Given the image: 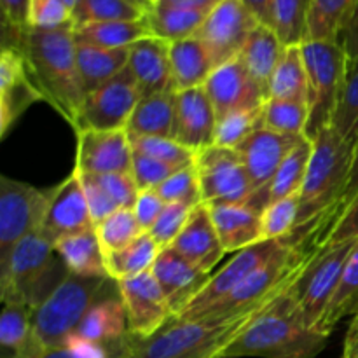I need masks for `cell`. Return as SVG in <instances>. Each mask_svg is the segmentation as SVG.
<instances>
[{
    "label": "cell",
    "mask_w": 358,
    "mask_h": 358,
    "mask_svg": "<svg viewBox=\"0 0 358 358\" xmlns=\"http://www.w3.org/2000/svg\"><path fill=\"white\" fill-rule=\"evenodd\" d=\"M16 48L27 58L44 100L76 128L86 93L77 70V42L73 28H30Z\"/></svg>",
    "instance_id": "6da1fadb"
},
{
    "label": "cell",
    "mask_w": 358,
    "mask_h": 358,
    "mask_svg": "<svg viewBox=\"0 0 358 358\" xmlns=\"http://www.w3.org/2000/svg\"><path fill=\"white\" fill-rule=\"evenodd\" d=\"M327 341V334L303 320L287 289L227 346L220 358H317Z\"/></svg>",
    "instance_id": "7a4b0ae2"
},
{
    "label": "cell",
    "mask_w": 358,
    "mask_h": 358,
    "mask_svg": "<svg viewBox=\"0 0 358 358\" xmlns=\"http://www.w3.org/2000/svg\"><path fill=\"white\" fill-rule=\"evenodd\" d=\"M282 294L247 313L231 318H171L163 329L149 338L133 336L129 358H220L227 346L240 338L241 332Z\"/></svg>",
    "instance_id": "3957f363"
},
{
    "label": "cell",
    "mask_w": 358,
    "mask_h": 358,
    "mask_svg": "<svg viewBox=\"0 0 358 358\" xmlns=\"http://www.w3.org/2000/svg\"><path fill=\"white\" fill-rule=\"evenodd\" d=\"M69 275L55 245L37 231L20 241L0 262V301L37 310Z\"/></svg>",
    "instance_id": "277c9868"
},
{
    "label": "cell",
    "mask_w": 358,
    "mask_h": 358,
    "mask_svg": "<svg viewBox=\"0 0 358 358\" xmlns=\"http://www.w3.org/2000/svg\"><path fill=\"white\" fill-rule=\"evenodd\" d=\"M355 147L327 128L313 140V154L299 192L297 231L325 219L345 192ZM294 233V234H296Z\"/></svg>",
    "instance_id": "5b68a950"
},
{
    "label": "cell",
    "mask_w": 358,
    "mask_h": 358,
    "mask_svg": "<svg viewBox=\"0 0 358 358\" xmlns=\"http://www.w3.org/2000/svg\"><path fill=\"white\" fill-rule=\"evenodd\" d=\"M110 276H80L70 273L69 278L35 310L31 341L42 350L65 345L87 311L110 294Z\"/></svg>",
    "instance_id": "8992f818"
},
{
    "label": "cell",
    "mask_w": 358,
    "mask_h": 358,
    "mask_svg": "<svg viewBox=\"0 0 358 358\" xmlns=\"http://www.w3.org/2000/svg\"><path fill=\"white\" fill-rule=\"evenodd\" d=\"M301 51L310 83V119L304 135L315 140L322 131L332 128L348 59L339 42L306 41L301 45Z\"/></svg>",
    "instance_id": "52a82bcc"
},
{
    "label": "cell",
    "mask_w": 358,
    "mask_h": 358,
    "mask_svg": "<svg viewBox=\"0 0 358 358\" xmlns=\"http://www.w3.org/2000/svg\"><path fill=\"white\" fill-rule=\"evenodd\" d=\"M355 243L357 240H350L315 250L299 278L290 287V296L310 327L318 329Z\"/></svg>",
    "instance_id": "ba28073f"
},
{
    "label": "cell",
    "mask_w": 358,
    "mask_h": 358,
    "mask_svg": "<svg viewBox=\"0 0 358 358\" xmlns=\"http://www.w3.org/2000/svg\"><path fill=\"white\" fill-rule=\"evenodd\" d=\"M52 189H37L27 182L0 177V262L20 241L42 226Z\"/></svg>",
    "instance_id": "9c48e42d"
},
{
    "label": "cell",
    "mask_w": 358,
    "mask_h": 358,
    "mask_svg": "<svg viewBox=\"0 0 358 358\" xmlns=\"http://www.w3.org/2000/svg\"><path fill=\"white\" fill-rule=\"evenodd\" d=\"M194 168L203 205H247L254 196L250 177L234 149L208 147L196 154Z\"/></svg>",
    "instance_id": "30bf717a"
},
{
    "label": "cell",
    "mask_w": 358,
    "mask_h": 358,
    "mask_svg": "<svg viewBox=\"0 0 358 358\" xmlns=\"http://www.w3.org/2000/svg\"><path fill=\"white\" fill-rule=\"evenodd\" d=\"M304 135H282L261 128L234 147L254 185V196L247 205L264 212L269 206V187L285 157Z\"/></svg>",
    "instance_id": "8fae6325"
},
{
    "label": "cell",
    "mask_w": 358,
    "mask_h": 358,
    "mask_svg": "<svg viewBox=\"0 0 358 358\" xmlns=\"http://www.w3.org/2000/svg\"><path fill=\"white\" fill-rule=\"evenodd\" d=\"M257 24L259 21L241 0H222L206 14L194 37L203 42L217 69L241 55Z\"/></svg>",
    "instance_id": "7c38bea8"
},
{
    "label": "cell",
    "mask_w": 358,
    "mask_h": 358,
    "mask_svg": "<svg viewBox=\"0 0 358 358\" xmlns=\"http://www.w3.org/2000/svg\"><path fill=\"white\" fill-rule=\"evenodd\" d=\"M138 100V86L131 70L126 66L114 79L86 94L79 121L73 129L76 133L83 129H126Z\"/></svg>",
    "instance_id": "4fadbf2b"
},
{
    "label": "cell",
    "mask_w": 358,
    "mask_h": 358,
    "mask_svg": "<svg viewBox=\"0 0 358 358\" xmlns=\"http://www.w3.org/2000/svg\"><path fill=\"white\" fill-rule=\"evenodd\" d=\"M285 247V240H264L261 243L252 245V247L238 252L222 269L212 275V278L203 287L201 292L189 304L187 310L180 317H177L178 320H192V318L199 317L203 311H206L210 306H213L220 299L229 296L233 290H236L238 285H241L252 273H255L266 262L271 261Z\"/></svg>",
    "instance_id": "5bb4252c"
},
{
    "label": "cell",
    "mask_w": 358,
    "mask_h": 358,
    "mask_svg": "<svg viewBox=\"0 0 358 358\" xmlns=\"http://www.w3.org/2000/svg\"><path fill=\"white\" fill-rule=\"evenodd\" d=\"M45 101L30 72L27 58L17 48L6 45L0 52V136L14 128L31 105Z\"/></svg>",
    "instance_id": "9a60e30c"
},
{
    "label": "cell",
    "mask_w": 358,
    "mask_h": 358,
    "mask_svg": "<svg viewBox=\"0 0 358 358\" xmlns=\"http://www.w3.org/2000/svg\"><path fill=\"white\" fill-rule=\"evenodd\" d=\"M128 317V331L138 338L156 334L171 320V311L152 271L117 282Z\"/></svg>",
    "instance_id": "2e32d148"
},
{
    "label": "cell",
    "mask_w": 358,
    "mask_h": 358,
    "mask_svg": "<svg viewBox=\"0 0 358 358\" xmlns=\"http://www.w3.org/2000/svg\"><path fill=\"white\" fill-rule=\"evenodd\" d=\"M133 147L126 129L77 131L76 168L83 175L131 173Z\"/></svg>",
    "instance_id": "e0dca14e"
},
{
    "label": "cell",
    "mask_w": 358,
    "mask_h": 358,
    "mask_svg": "<svg viewBox=\"0 0 358 358\" xmlns=\"http://www.w3.org/2000/svg\"><path fill=\"white\" fill-rule=\"evenodd\" d=\"M93 227L94 224L91 219L86 194H84L83 182H80L79 173L73 170L62 184L55 187L38 233L49 243L56 245L63 238L93 229Z\"/></svg>",
    "instance_id": "ac0fdd59"
},
{
    "label": "cell",
    "mask_w": 358,
    "mask_h": 358,
    "mask_svg": "<svg viewBox=\"0 0 358 358\" xmlns=\"http://www.w3.org/2000/svg\"><path fill=\"white\" fill-rule=\"evenodd\" d=\"M205 90L215 108L217 121L233 112L262 107L268 100L240 58L217 66L205 83Z\"/></svg>",
    "instance_id": "d6986e66"
},
{
    "label": "cell",
    "mask_w": 358,
    "mask_h": 358,
    "mask_svg": "<svg viewBox=\"0 0 358 358\" xmlns=\"http://www.w3.org/2000/svg\"><path fill=\"white\" fill-rule=\"evenodd\" d=\"M217 114L205 86L177 91L173 138L194 154L215 145Z\"/></svg>",
    "instance_id": "ffe728a7"
},
{
    "label": "cell",
    "mask_w": 358,
    "mask_h": 358,
    "mask_svg": "<svg viewBox=\"0 0 358 358\" xmlns=\"http://www.w3.org/2000/svg\"><path fill=\"white\" fill-rule=\"evenodd\" d=\"M152 273L170 306L171 317L177 318L196 299L203 287L212 278V273L196 268L173 248H163L152 266Z\"/></svg>",
    "instance_id": "44dd1931"
},
{
    "label": "cell",
    "mask_w": 358,
    "mask_h": 358,
    "mask_svg": "<svg viewBox=\"0 0 358 358\" xmlns=\"http://www.w3.org/2000/svg\"><path fill=\"white\" fill-rule=\"evenodd\" d=\"M128 69L135 77L140 98L177 93L171 79L170 44L166 41L150 35L135 42L129 48Z\"/></svg>",
    "instance_id": "7402d4cb"
},
{
    "label": "cell",
    "mask_w": 358,
    "mask_h": 358,
    "mask_svg": "<svg viewBox=\"0 0 358 358\" xmlns=\"http://www.w3.org/2000/svg\"><path fill=\"white\" fill-rule=\"evenodd\" d=\"M171 248L203 271L212 273L215 269L226 255V250L220 243L208 206L201 203L192 208L187 224Z\"/></svg>",
    "instance_id": "603a6c76"
},
{
    "label": "cell",
    "mask_w": 358,
    "mask_h": 358,
    "mask_svg": "<svg viewBox=\"0 0 358 358\" xmlns=\"http://www.w3.org/2000/svg\"><path fill=\"white\" fill-rule=\"evenodd\" d=\"M226 254H238L264 241L262 212L250 205L208 206Z\"/></svg>",
    "instance_id": "cb8c5ba5"
},
{
    "label": "cell",
    "mask_w": 358,
    "mask_h": 358,
    "mask_svg": "<svg viewBox=\"0 0 358 358\" xmlns=\"http://www.w3.org/2000/svg\"><path fill=\"white\" fill-rule=\"evenodd\" d=\"M128 332V317L121 294H107L87 311L66 341L112 343L122 339Z\"/></svg>",
    "instance_id": "d4e9b609"
},
{
    "label": "cell",
    "mask_w": 358,
    "mask_h": 358,
    "mask_svg": "<svg viewBox=\"0 0 358 358\" xmlns=\"http://www.w3.org/2000/svg\"><path fill=\"white\" fill-rule=\"evenodd\" d=\"M285 49L287 45L280 41V37L271 27L259 23L248 37L241 55L238 56L252 79L261 86V90L264 91L268 98L273 73H275L278 63L282 62Z\"/></svg>",
    "instance_id": "484cf974"
},
{
    "label": "cell",
    "mask_w": 358,
    "mask_h": 358,
    "mask_svg": "<svg viewBox=\"0 0 358 358\" xmlns=\"http://www.w3.org/2000/svg\"><path fill=\"white\" fill-rule=\"evenodd\" d=\"M171 79L175 91L194 90L205 86L215 70L212 56L198 37L185 38L170 44Z\"/></svg>",
    "instance_id": "4316f807"
},
{
    "label": "cell",
    "mask_w": 358,
    "mask_h": 358,
    "mask_svg": "<svg viewBox=\"0 0 358 358\" xmlns=\"http://www.w3.org/2000/svg\"><path fill=\"white\" fill-rule=\"evenodd\" d=\"M129 48L103 49L77 44V70L84 93L90 94L128 66Z\"/></svg>",
    "instance_id": "83f0119b"
},
{
    "label": "cell",
    "mask_w": 358,
    "mask_h": 358,
    "mask_svg": "<svg viewBox=\"0 0 358 358\" xmlns=\"http://www.w3.org/2000/svg\"><path fill=\"white\" fill-rule=\"evenodd\" d=\"M175 98H177V93L140 98L128 124H126L129 138H135V136L173 138Z\"/></svg>",
    "instance_id": "f1b7e54d"
},
{
    "label": "cell",
    "mask_w": 358,
    "mask_h": 358,
    "mask_svg": "<svg viewBox=\"0 0 358 358\" xmlns=\"http://www.w3.org/2000/svg\"><path fill=\"white\" fill-rule=\"evenodd\" d=\"M55 248L72 275L108 276L105 268V252L94 227L63 238Z\"/></svg>",
    "instance_id": "f546056e"
},
{
    "label": "cell",
    "mask_w": 358,
    "mask_h": 358,
    "mask_svg": "<svg viewBox=\"0 0 358 358\" xmlns=\"http://www.w3.org/2000/svg\"><path fill=\"white\" fill-rule=\"evenodd\" d=\"M150 28L147 17L126 21H105L86 27L73 28V37L77 44L93 45L103 49L131 48L135 42L150 37Z\"/></svg>",
    "instance_id": "4dcf8cb0"
},
{
    "label": "cell",
    "mask_w": 358,
    "mask_h": 358,
    "mask_svg": "<svg viewBox=\"0 0 358 358\" xmlns=\"http://www.w3.org/2000/svg\"><path fill=\"white\" fill-rule=\"evenodd\" d=\"M206 14H208L206 10L187 9V7L154 6V9L147 13L145 17L154 37L173 44L194 37L201 28Z\"/></svg>",
    "instance_id": "1f68e13d"
},
{
    "label": "cell",
    "mask_w": 358,
    "mask_h": 358,
    "mask_svg": "<svg viewBox=\"0 0 358 358\" xmlns=\"http://www.w3.org/2000/svg\"><path fill=\"white\" fill-rule=\"evenodd\" d=\"M161 250L163 248L150 238V234L143 233L128 247L105 254V268L112 280L122 282L142 273L152 271V266Z\"/></svg>",
    "instance_id": "d6a6232c"
},
{
    "label": "cell",
    "mask_w": 358,
    "mask_h": 358,
    "mask_svg": "<svg viewBox=\"0 0 358 358\" xmlns=\"http://www.w3.org/2000/svg\"><path fill=\"white\" fill-rule=\"evenodd\" d=\"M269 98L308 103L310 83H308V72L301 45H289L285 49L282 62L276 66L271 84H269Z\"/></svg>",
    "instance_id": "836d02e7"
},
{
    "label": "cell",
    "mask_w": 358,
    "mask_h": 358,
    "mask_svg": "<svg viewBox=\"0 0 358 358\" xmlns=\"http://www.w3.org/2000/svg\"><path fill=\"white\" fill-rule=\"evenodd\" d=\"M355 313H358V240L343 268L338 289L318 324V331L331 336L339 322Z\"/></svg>",
    "instance_id": "e575fe53"
},
{
    "label": "cell",
    "mask_w": 358,
    "mask_h": 358,
    "mask_svg": "<svg viewBox=\"0 0 358 358\" xmlns=\"http://www.w3.org/2000/svg\"><path fill=\"white\" fill-rule=\"evenodd\" d=\"M311 154H313V140L303 136L273 178L269 187V205L278 199L299 194L310 166Z\"/></svg>",
    "instance_id": "d590c367"
},
{
    "label": "cell",
    "mask_w": 358,
    "mask_h": 358,
    "mask_svg": "<svg viewBox=\"0 0 358 358\" xmlns=\"http://www.w3.org/2000/svg\"><path fill=\"white\" fill-rule=\"evenodd\" d=\"M357 0H313L308 20V41L339 42Z\"/></svg>",
    "instance_id": "8d00e7d4"
},
{
    "label": "cell",
    "mask_w": 358,
    "mask_h": 358,
    "mask_svg": "<svg viewBox=\"0 0 358 358\" xmlns=\"http://www.w3.org/2000/svg\"><path fill=\"white\" fill-rule=\"evenodd\" d=\"M311 3L313 0H273L271 28L287 48L308 41Z\"/></svg>",
    "instance_id": "74e56055"
},
{
    "label": "cell",
    "mask_w": 358,
    "mask_h": 358,
    "mask_svg": "<svg viewBox=\"0 0 358 358\" xmlns=\"http://www.w3.org/2000/svg\"><path fill=\"white\" fill-rule=\"evenodd\" d=\"M140 7L128 0H77L72 10L73 28L105 21H126L145 17Z\"/></svg>",
    "instance_id": "f35d334b"
},
{
    "label": "cell",
    "mask_w": 358,
    "mask_h": 358,
    "mask_svg": "<svg viewBox=\"0 0 358 358\" xmlns=\"http://www.w3.org/2000/svg\"><path fill=\"white\" fill-rule=\"evenodd\" d=\"M332 128L352 147L358 143V63L346 66L345 83L332 119Z\"/></svg>",
    "instance_id": "ab89813d"
},
{
    "label": "cell",
    "mask_w": 358,
    "mask_h": 358,
    "mask_svg": "<svg viewBox=\"0 0 358 358\" xmlns=\"http://www.w3.org/2000/svg\"><path fill=\"white\" fill-rule=\"evenodd\" d=\"M310 105L304 101L268 98L264 103V128L282 135H304ZM306 136V135H304Z\"/></svg>",
    "instance_id": "60d3db41"
},
{
    "label": "cell",
    "mask_w": 358,
    "mask_h": 358,
    "mask_svg": "<svg viewBox=\"0 0 358 358\" xmlns=\"http://www.w3.org/2000/svg\"><path fill=\"white\" fill-rule=\"evenodd\" d=\"M94 229H96V234L100 238V243L103 247L105 254L117 252L121 248L128 247L129 243H133L136 238H140L145 233L140 227L131 208L117 210V212L108 215L105 220H101L98 226H94Z\"/></svg>",
    "instance_id": "b9f144b4"
},
{
    "label": "cell",
    "mask_w": 358,
    "mask_h": 358,
    "mask_svg": "<svg viewBox=\"0 0 358 358\" xmlns=\"http://www.w3.org/2000/svg\"><path fill=\"white\" fill-rule=\"evenodd\" d=\"M35 310L24 304H3L0 317V345L10 355L28 343L34 327Z\"/></svg>",
    "instance_id": "7bdbcfd3"
},
{
    "label": "cell",
    "mask_w": 358,
    "mask_h": 358,
    "mask_svg": "<svg viewBox=\"0 0 358 358\" xmlns=\"http://www.w3.org/2000/svg\"><path fill=\"white\" fill-rule=\"evenodd\" d=\"M264 128V105L248 110L233 112L217 121L215 145L234 149L248 135Z\"/></svg>",
    "instance_id": "ee69618b"
},
{
    "label": "cell",
    "mask_w": 358,
    "mask_h": 358,
    "mask_svg": "<svg viewBox=\"0 0 358 358\" xmlns=\"http://www.w3.org/2000/svg\"><path fill=\"white\" fill-rule=\"evenodd\" d=\"M299 220V194L278 199L262 212L264 240H289L297 229Z\"/></svg>",
    "instance_id": "f6af8a7d"
},
{
    "label": "cell",
    "mask_w": 358,
    "mask_h": 358,
    "mask_svg": "<svg viewBox=\"0 0 358 358\" xmlns=\"http://www.w3.org/2000/svg\"><path fill=\"white\" fill-rule=\"evenodd\" d=\"M131 343V332L112 343L66 341L58 348L48 350L41 358H129Z\"/></svg>",
    "instance_id": "bcb514c9"
},
{
    "label": "cell",
    "mask_w": 358,
    "mask_h": 358,
    "mask_svg": "<svg viewBox=\"0 0 358 358\" xmlns=\"http://www.w3.org/2000/svg\"><path fill=\"white\" fill-rule=\"evenodd\" d=\"M131 140L133 152L154 157L161 163L171 164L175 168H185L194 164L196 154L178 143L175 138H163V136H135Z\"/></svg>",
    "instance_id": "7dc6e473"
},
{
    "label": "cell",
    "mask_w": 358,
    "mask_h": 358,
    "mask_svg": "<svg viewBox=\"0 0 358 358\" xmlns=\"http://www.w3.org/2000/svg\"><path fill=\"white\" fill-rule=\"evenodd\" d=\"M157 196L164 203H182L191 208L201 205V191H199L198 175L194 164L175 171L168 180H164L159 187L154 189Z\"/></svg>",
    "instance_id": "c3c4849f"
},
{
    "label": "cell",
    "mask_w": 358,
    "mask_h": 358,
    "mask_svg": "<svg viewBox=\"0 0 358 358\" xmlns=\"http://www.w3.org/2000/svg\"><path fill=\"white\" fill-rule=\"evenodd\" d=\"M31 0H0L2 9V48H16L30 30Z\"/></svg>",
    "instance_id": "681fc988"
},
{
    "label": "cell",
    "mask_w": 358,
    "mask_h": 358,
    "mask_svg": "<svg viewBox=\"0 0 358 358\" xmlns=\"http://www.w3.org/2000/svg\"><path fill=\"white\" fill-rule=\"evenodd\" d=\"M192 208L182 203H168L161 212L159 219L150 227L149 234L161 248H170L173 241L180 236L182 229L187 224Z\"/></svg>",
    "instance_id": "f907efd6"
},
{
    "label": "cell",
    "mask_w": 358,
    "mask_h": 358,
    "mask_svg": "<svg viewBox=\"0 0 358 358\" xmlns=\"http://www.w3.org/2000/svg\"><path fill=\"white\" fill-rule=\"evenodd\" d=\"M73 28L72 9L63 0H31L30 28L37 30H58Z\"/></svg>",
    "instance_id": "816d5d0a"
},
{
    "label": "cell",
    "mask_w": 358,
    "mask_h": 358,
    "mask_svg": "<svg viewBox=\"0 0 358 358\" xmlns=\"http://www.w3.org/2000/svg\"><path fill=\"white\" fill-rule=\"evenodd\" d=\"M178 170H182V168H175L171 164L161 163V161L154 159V157L143 156V154H133L131 175L140 191H154V189L159 187L164 180H168Z\"/></svg>",
    "instance_id": "f5cc1de1"
},
{
    "label": "cell",
    "mask_w": 358,
    "mask_h": 358,
    "mask_svg": "<svg viewBox=\"0 0 358 358\" xmlns=\"http://www.w3.org/2000/svg\"><path fill=\"white\" fill-rule=\"evenodd\" d=\"M93 177L100 182L101 187L108 192V196L114 199L119 208L133 210L140 194V189L131 173H107L93 175Z\"/></svg>",
    "instance_id": "db71d44e"
},
{
    "label": "cell",
    "mask_w": 358,
    "mask_h": 358,
    "mask_svg": "<svg viewBox=\"0 0 358 358\" xmlns=\"http://www.w3.org/2000/svg\"><path fill=\"white\" fill-rule=\"evenodd\" d=\"M77 173H79V171H77ZM79 177H80V182H83L84 194H86L87 205H90V212H91V219H93L94 226H98L101 220H105L114 212L121 210L93 175L79 173Z\"/></svg>",
    "instance_id": "11a10c76"
},
{
    "label": "cell",
    "mask_w": 358,
    "mask_h": 358,
    "mask_svg": "<svg viewBox=\"0 0 358 358\" xmlns=\"http://www.w3.org/2000/svg\"><path fill=\"white\" fill-rule=\"evenodd\" d=\"M350 240H358V196L353 199L352 205L345 210V213L339 217V220L332 226V229L325 234L324 240L318 243L317 250Z\"/></svg>",
    "instance_id": "9f6ffc18"
},
{
    "label": "cell",
    "mask_w": 358,
    "mask_h": 358,
    "mask_svg": "<svg viewBox=\"0 0 358 358\" xmlns=\"http://www.w3.org/2000/svg\"><path fill=\"white\" fill-rule=\"evenodd\" d=\"M164 206H166V203H164L154 191H140L135 206H133V213H135L140 227H142L145 233H149L150 227H152L154 224H156V220L159 219Z\"/></svg>",
    "instance_id": "6f0895ef"
},
{
    "label": "cell",
    "mask_w": 358,
    "mask_h": 358,
    "mask_svg": "<svg viewBox=\"0 0 358 358\" xmlns=\"http://www.w3.org/2000/svg\"><path fill=\"white\" fill-rule=\"evenodd\" d=\"M339 44L345 49L348 65L358 63V0L352 14H350L348 21H346L345 28H343L341 35H339Z\"/></svg>",
    "instance_id": "680465c9"
},
{
    "label": "cell",
    "mask_w": 358,
    "mask_h": 358,
    "mask_svg": "<svg viewBox=\"0 0 358 358\" xmlns=\"http://www.w3.org/2000/svg\"><path fill=\"white\" fill-rule=\"evenodd\" d=\"M252 16L259 21L261 24H268L271 27L273 21V0H241Z\"/></svg>",
    "instance_id": "91938a15"
},
{
    "label": "cell",
    "mask_w": 358,
    "mask_h": 358,
    "mask_svg": "<svg viewBox=\"0 0 358 358\" xmlns=\"http://www.w3.org/2000/svg\"><path fill=\"white\" fill-rule=\"evenodd\" d=\"M222 0H156V6H170V7H187V9H199V10H210Z\"/></svg>",
    "instance_id": "94428289"
},
{
    "label": "cell",
    "mask_w": 358,
    "mask_h": 358,
    "mask_svg": "<svg viewBox=\"0 0 358 358\" xmlns=\"http://www.w3.org/2000/svg\"><path fill=\"white\" fill-rule=\"evenodd\" d=\"M341 358H358V313L353 315V320L346 332Z\"/></svg>",
    "instance_id": "6125c7cd"
},
{
    "label": "cell",
    "mask_w": 358,
    "mask_h": 358,
    "mask_svg": "<svg viewBox=\"0 0 358 358\" xmlns=\"http://www.w3.org/2000/svg\"><path fill=\"white\" fill-rule=\"evenodd\" d=\"M128 2H131L133 6L140 7L143 13H150V10L154 9V6H156V0H128Z\"/></svg>",
    "instance_id": "be15d7a7"
},
{
    "label": "cell",
    "mask_w": 358,
    "mask_h": 358,
    "mask_svg": "<svg viewBox=\"0 0 358 358\" xmlns=\"http://www.w3.org/2000/svg\"><path fill=\"white\" fill-rule=\"evenodd\" d=\"M63 2H65V3H66V6H69V7H70V9H72V10H73V6H76V2H77V0H63Z\"/></svg>",
    "instance_id": "e7e4bbea"
}]
</instances>
